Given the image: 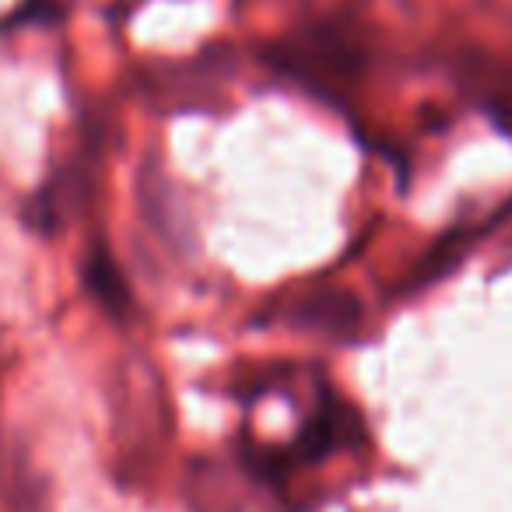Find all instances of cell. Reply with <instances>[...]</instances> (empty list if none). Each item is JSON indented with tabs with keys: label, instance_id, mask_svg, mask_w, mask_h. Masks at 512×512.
<instances>
[{
	"label": "cell",
	"instance_id": "6da1fadb",
	"mask_svg": "<svg viewBox=\"0 0 512 512\" xmlns=\"http://www.w3.org/2000/svg\"><path fill=\"white\" fill-rule=\"evenodd\" d=\"M302 323L316 330H327V334H351L362 323V306L351 292L341 288H323V292L309 295L299 309Z\"/></svg>",
	"mask_w": 512,
	"mask_h": 512
},
{
	"label": "cell",
	"instance_id": "7a4b0ae2",
	"mask_svg": "<svg viewBox=\"0 0 512 512\" xmlns=\"http://www.w3.org/2000/svg\"><path fill=\"white\" fill-rule=\"evenodd\" d=\"M85 285L109 313H127L130 306V292H127V281H123L120 267L113 264V256H106L102 249H95L88 256L85 264Z\"/></svg>",
	"mask_w": 512,
	"mask_h": 512
}]
</instances>
